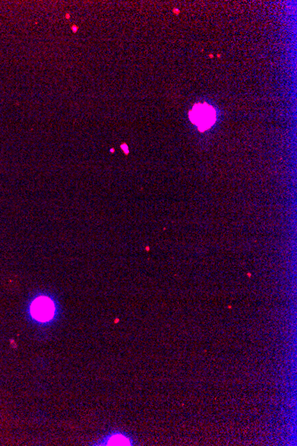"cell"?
Listing matches in <instances>:
<instances>
[{
    "mask_svg": "<svg viewBox=\"0 0 297 446\" xmlns=\"http://www.w3.org/2000/svg\"><path fill=\"white\" fill-rule=\"evenodd\" d=\"M189 118L201 131H203L213 125L214 120H216V113L212 107L207 106V104H198L189 113Z\"/></svg>",
    "mask_w": 297,
    "mask_h": 446,
    "instance_id": "2",
    "label": "cell"
},
{
    "mask_svg": "<svg viewBox=\"0 0 297 446\" xmlns=\"http://www.w3.org/2000/svg\"><path fill=\"white\" fill-rule=\"evenodd\" d=\"M107 445H130L128 438H123L121 435L110 436V440L105 442Z\"/></svg>",
    "mask_w": 297,
    "mask_h": 446,
    "instance_id": "3",
    "label": "cell"
},
{
    "mask_svg": "<svg viewBox=\"0 0 297 446\" xmlns=\"http://www.w3.org/2000/svg\"><path fill=\"white\" fill-rule=\"evenodd\" d=\"M29 314L39 324H51L59 315V306L55 297L40 294L35 297L29 306Z\"/></svg>",
    "mask_w": 297,
    "mask_h": 446,
    "instance_id": "1",
    "label": "cell"
}]
</instances>
